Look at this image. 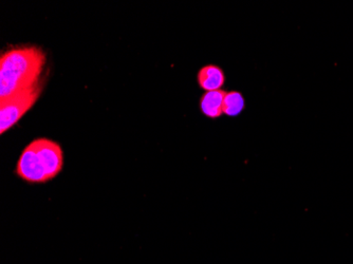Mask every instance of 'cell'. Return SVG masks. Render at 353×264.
<instances>
[{"instance_id":"obj_1","label":"cell","mask_w":353,"mask_h":264,"mask_svg":"<svg viewBox=\"0 0 353 264\" xmlns=\"http://www.w3.org/2000/svg\"><path fill=\"white\" fill-rule=\"evenodd\" d=\"M46 63L41 48H12L0 59V102L39 84Z\"/></svg>"},{"instance_id":"obj_2","label":"cell","mask_w":353,"mask_h":264,"mask_svg":"<svg viewBox=\"0 0 353 264\" xmlns=\"http://www.w3.org/2000/svg\"><path fill=\"white\" fill-rule=\"evenodd\" d=\"M63 167L61 147L49 139H37L21 152L16 174L28 183L41 184L53 180Z\"/></svg>"},{"instance_id":"obj_3","label":"cell","mask_w":353,"mask_h":264,"mask_svg":"<svg viewBox=\"0 0 353 264\" xmlns=\"http://www.w3.org/2000/svg\"><path fill=\"white\" fill-rule=\"evenodd\" d=\"M41 83L32 88L21 91L8 100L0 102V132L6 131L17 124L23 115L37 103L41 92Z\"/></svg>"},{"instance_id":"obj_4","label":"cell","mask_w":353,"mask_h":264,"mask_svg":"<svg viewBox=\"0 0 353 264\" xmlns=\"http://www.w3.org/2000/svg\"><path fill=\"white\" fill-rule=\"evenodd\" d=\"M197 81L200 88L205 90V92L221 90L225 83V75L218 65H206L198 72Z\"/></svg>"},{"instance_id":"obj_5","label":"cell","mask_w":353,"mask_h":264,"mask_svg":"<svg viewBox=\"0 0 353 264\" xmlns=\"http://www.w3.org/2000/svg\"><path fill=\"white\" fill-rule=\"evenodd\" d=\"M227 91H208L200 100V110L206 118L218 119L223 114V101Z\"/></svg>"},{"instance_id":"obj_6","label":"cell","mask_w":353,"mask_h":264,"mask_svg":"<svg viewBox=\"0 0 353 264\" xmlns=\"http://www.w3.org/2000/svg\"><path fill=\"white\" fill-rule=\"evenodd\" d=\"M245 108V100L243 95L238 91H230L224 97L223 114L228 116H238Z\"/></svg>"}]
</instances>
